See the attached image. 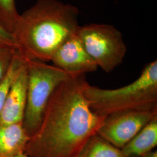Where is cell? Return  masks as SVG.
<instances>
[{
  "instance_id": "obj_1",
  "label": "cell",
  "mask_w": 157,
  "mask_h": 157,
  "mask_svg": "<svg viewBox=\"0 0 157 157\" xmlns=\"http://www.w3.org/2000/svg\"><path fill=\"white\" fill-rule=\"evenodd\" d=\"M85 75L72 76L59 84L45 108L39 128L25 152L29 157H77L107 117L90 107L84 94Z\"/></svg>"
},
{
  "instance_id": "obj_2",
  "label": "cell",
  "mask_w": 157,
  "mask_h": 157,
  "mask_svg": "<svg viewBox=\"0 0 157 157\" xmlns=\"http://www.w3.org/2000/svg\"><path fill=\"white\" fill-rule=\"evenodd\" d=\"M78 9L58 0H37L20 14L12 34L26 60L50 61L54 52L78 31Z\"/></svg>"
},
{
  "instance_id": "obj_3",
  "label": "cell",
  "mask_w": 157,
  "mask_h": 157,
  "mask_svg": "<svg viewBox=\"0 0 157 157\" xmlns=\"http://www.w3.org/2000/svg\"><path fill=\"white\" fill-rule=\"evenodd\" d=\"M84 94L91 109L104 117L129 111L157 109V61L148 63L132 83L115 89L84 84Z\"/></svg>"
},
{
  "instance_id": "obj_4",
  "label": "cell",
  "mask_w": 157,
  "mask_h": 157,
  "mask_svg": "<svg viewBox=\"0 0 157 157\" xmlns=\"http://www.w3.org/2000/svg\"><path fill=\"white\" fill-rule=\"evenodd\" d=\"M26 61L28 90L23 124L31 137L39 128L45 108L54 91L63 81L72 76L46 62L36 60Z\"/></svg>"
},
{
  "instance_id": "obj_5",
  "label": "cell",
  "mask_w": 157,
  "mask_h": 157,
  "mask_svg": "<svg viewBox=\"0 0 157 157\" xmlns=\"http://www.w3.org/2000/svg\"><path fill=\"white\" fill-rule=\"evenodd\" d=\"M78 34L98 67L107 73L123 62L127 52L122 33L112 25L92 23L80 26Z\"/></svg>"
},
{
  "instance_id": "obj_6",
  "label": "cell",
  "mask_w": 157,
  "mask_h": 157,
  "mask_svg": "<svg viewBox=\"0 0 157 157\" xmlns=\"http://www.w3.org/2000/svg\"><path fill=\"white\" fill-rule=\"evenodd\" d=\"M157 115V109L111 114L105 118L97 134L121 149Z\"/></svg>"
},
{
  "instance_id": "obj_7",
  "label": "cell",
  "mask_w": 157,
  "mask_h": 157,
  "mask_svg": "<svg viewBox=\"0 0 157 157\" xmlns=\"http://www.w3.org/2000/svg\"><path fill=\"white\" fill-rule=\"evenodd\" d=\"M54 65L72 76L95 71L98 67L85 50L78 32L67 40L51 59Z\"/></svg>"
},
{
  "instance_id": "obj_8",
  "label": "cell",
  "mask_w": 157,
  "mask_h": 157,
  "mask_svg": "<svg viewBox=\"0 0 157 157\" xmlns=\"http://www.w3.org/2000/svg\"><path fill=\"white\" fill-rule=\"evenodd\" d=\"M28 71L26 60L18 69L0 114V124L23 123L27 102Z\"/></svg>"
},
{
  "instance_id": "obj_9",
  "label": "cell",
  "mask_w": 157,
  "mask_h": 157,
  "mask_svg": "<svg viewBox=\"0 0 157 157\" xmlns=\"http://www.w3.org/2000/svg\"><path fill=\"white\" fill-rule=\"evenodd\" d=\"M30 139L23 123L0 124V157H12L25 152Z\"/></svg>"
},
{
  "instance_id": "obj_10",
  "label": "cell",
  "mask_w": 157,
  "mask_h": 157,
  "mask_svg": "<svg viewBox=\"0 0 157 157\" xmlns=\"http://www.w3.org/2000/svg\"><path fill=\"white\" fill-rule=\"evenodd\" d=\"M157 145V115L121 148L127 157H141Z\"/></svg>"
},
{
  "instance_id": "obj_11",
  "label": "cell",
  "mask_w": 157,
  "mask_h": 157,
  "mask_svg": "<svg viewBox=\"0 0 157 157\" xmlns=\"http://www.w3.org/2000/svg\"><path fill=\"white\" fill-rule=\"evenodd\" d=\"M77 157H127L121 148L96 134L86 143Z\"/></svg>"
},
{
  "instance_id": "obj_12",
  "label": "cell",
  "mask_w": 157,
  "mask_h": 157,
  "mask_svg": "<svg viewBox=\"0 0 157 157\" xmlns=\"http://www.w3.org/2000/svg\"><path fill=\"white\" fill-rule=\"evenodd\" d=\"M25 61V59L16 51L7 71L0 80V114L5 104L12 82L18 69Z\"/></svg>"
},
{
  "instance_id": "obj_13",
  "label": "cell",
  "mask_w": 157,
  "mask_h": 157,
  "mask_svg": "<svg viewBox=\"0 0 157 157\" xmlns=\"http://www.w3.org/2000/svg\"><path fill=\"white\" fill-rule=\"evenodd\" d=\"M19 17L15 0H0V26L2 28L12 35Z\"/></svg>"
},
{
  "instance_id": "obj_14",
  "label": "cell",
  "mask_w": 157,
  "mask_h": 157,
  "mask_svg": "<svg viewBox=\"0 0 157 157\" xmlns=\"http://www.w3.org/2000/svg\"><path fill=\"white\" fill-rule=\"evenodd\" d=\"M16 50L7 48H0V80L6 74Z\"/></svg>"
},
{
  "instance_id": "obj_15",
  "label": "cell",
  "mask_w": 157,
  "mask_h": 157,
  "mask_svg": "<svg viewBox=\"0 0 157 157\" xmlns=\"http://www.w3.org/2000/svg\"><path fill=\"white\" fill-rule=\"evenodd\" d=\"M0 48H7L17 51L12 35L0 26Z\"/></svg>"
},
{
  "instance_id": "obj_16",
  "label": "cell",
  "mask_w": 157,
  "mask_h": 157,
  "mask_svg": "<svg viewBox=\"0 0 157 157\" xmlns=\"http://www.w3.org/2000/svg\"><path fill=\"white\" fill-rule=\"evenodd\" d=\"M141 157H157V151L152 150L151 151L149 152L146 154L143 155Z\"/></svg>"
},
{
  "instance_id": "obj_17",
  "label": "cell",
  "mask_w": 157,
  "mask_h": 157,
  "mask_svg": "<svg viewBox=\"0 0 157 157\" xmlns=\"http://www.w3.org/2000/svg\"><path fill=\"white\" fill-rule=\"evenodd\" d=\"M12 157H29L28 155L25 152H21L19 154H17V155L13 156Z\"/></svg>"
}]
</instances>
